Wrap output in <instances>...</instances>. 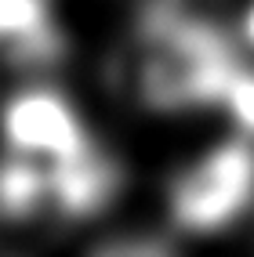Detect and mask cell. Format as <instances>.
<instances>
[{
  "instance_id": "7a4b0ae2",
  "label": "cell",
  "mask_w": 254,
  "mask_h": 257,
  "mask_svg": "<svg viewBox=\"0 0 254 257\" xmlns=\"http://www.w3.org/2000/svg\"><path fill=\"white\" fill-rule=\"evenodd\" d=\"M254 207V145L229 138L182 167L167 188V214L182 232H225Z\"/></svg>"
},
{
  "instance_id": "5b68a950",
  "label": "cell",
  "mask_w": 254,
  "mask_h": 257,
  "mask_svg": "<svg viewBox=\"0 0 254 257\" xmlns=\"http://www.w3.org/2000/svg\"><path fill=\"white\" fill-rule=\"evenodd\" d=\"M222 105L232 109V119H236V127H240V134L254 138V76L250 73H243V69L236 73Z\"/></svg>"
},
{
  "instance_id": "8992f818",
  "label": "cell",
  "mask_w": 254,
  "mask_h": 257,
  "mask_svg": "<svg viewBox=\"0 0 254 257\" xmlns=\"http://www.w3.org/2000/svg\"><path fill=\"white\" fill-rule=\"evenodd\" d=\"M243 37H247V44L254 47V4L247 8V19H243Z\"/></svg>"
},
{
  "instance_id": "6da1fadb",
  "label": "cell",
  "mask_w": 254,
  "mask_h": 257,
  "mask_svg": "<svg viewBox=\"0 0 254 257\" xmlns=\"http://www.w3.org/2000/svg\"><path fill=\"white\" fill-rule=\"evenodd\" d=\"M240 62L211 22L189 15H156L145 22L131 58L134 94L152 112H196L222 105Z\"/></svg>"
},
{
  "instance_id": "3957f363",
  "label": "cell",
  "mask_w": 254,
  "mask_h": 257,
  "mask_svg": "<svg viewBox=\"0 0 254 257\" xmlns=\"http://www.w3.org/2000/svg\"><path fill=\"white\" fill-rule=\"evenodd\" d=\"M0 131H4V142L19 156V163L37 167L47 178V185L58 170L95 152L76 109L62 94L47 87H33V83L19 94H11V101L4 105Z\"/></svg>"
},
{
  "instance_id": "277c9868",
  "label": "cell",
  "mask_w": 254,
  "mask_h": 257,
  "mask_svg": "<svg viewBox=\"0 0 254 257\" xmlns=\"http://www.w3.org/2000/svg\"><path fill=\"white\" fill-rule=\"evenodd\" d=\"M58 47L55 26L44 0H0V55L19 62L22 69H37L51 62Z\"/></svg>"
}]
</instances>
